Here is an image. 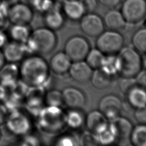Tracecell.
<instances>
[{"mask_svg":"<svg viewBox=\"0 0 146 146\" xmlns=\"http://www.w3.org/2000/svg\"><path fill=\"white\" fill-rule=\"evenodd\" d=\"M50 67L40 55L34 54L22 60L19 67V77L29 87H43L50 78Z\"/></svg>","mask_w":146,"mask_h":146,"instance_id":"6da1fadb","label":"cell"},{"mask_svg":"<svg viewBox=\"0 0 146 146\" xmlns=\"http://www.w3.org/2000/svg\"><path fill=\"white\" fill-rule=\"evenodd\" d=\"M57 38L54 30L46 26L31 31L25 43L27 52L40 55L50 53L55 48Z\"/></svg>","mask_w":146,"mask_h":146,"instance_id":"7a4b0ae2","label":"cell"},{"mask_svg":"<svg viewBox=\"0 0 146 146\" xmlns=\"http://www.w3.org/2000/svg\"><path fill=\"white\" fill-rule=\"evenodd\" d=\"M38 124L44 132L55 133L66 124L65 115L59 107H43L38 114Z\"/></svg>","mask_w":146,"mask_h":146,"instance_id":"3957f363","label":"cell"},{"mask_svg":"<svg viewBox=\"0 0 146 146\" xmlns=\"http://www.w3.org/2000/svg\"><path fill=\"white\" fill-rule=\"evenodd\" d=\"M117 56L119 63V74L123 77H136L141 71L142 64L139 52L130 47H123Z\"/></svg>","mask_w":146,"mask_h":146,"instance_id":"277c9868","label":"cell"},{"mask_svg":"<svg viewBox=\"0 0 146 146\" xmlns=\"http://www.w3.org/2000/svg\"><path fill=\"white\" fill-rule=\"evenodd\" d=\"M4 123L9 132L18 136L28 135L32 128V123L29 116L19 110L11 111L7 115Z\"/></svg>","mask_w":146,"mask_h":146,"instance_id":"5b68a950","label":"cell"},{"mask_svg":"<svg viewBox=\"0 0 146 146\" xmlns=\"http://www.w3.org/2000/svg\"><path fill=\"white\" fill-rule=\"evenodd\" d=\"M96 44L97 48L104 55L115 54L123 47L124 38L117 31L110 30L98 36Z\"/></svg>","mask_w":146,"mask_h":146,"instance_id":"8992f818","label":"cell"},{"mask_svg":"<svg viewBox=\"0 0 146 146\" xmlns=\"http://www.w3.org/2000/svg\"><path fill=\"white\" fill-rule=\"evenodd\" d=\"M120 11L126 22L140 23L146 17V0H124Z\"/></svg>","mask_w":146,"mask_h":146,"instance_id":"52a82bcc","label":"cell"},{"mask_svg":"<svg viewBox=\"0 0 146 146\" xmlns=\"http://www.w3.org/2000/svg\"><path fill=\"white\" fill-rule=\"evenodd\" d=\"M34 17V10L26 3L18 1L9 6L7 18L12 24L29 25Z\"/></svg>","mask_w":146,"mask_h":146,"instance_id":"ba28073f","label":"cell"},{"mask_svg":"<svg viewBox=\"0 0 146 146\" xmlns=\"http://www.w3.org/2000/svg\"><path fill=\"white\" fill-rule=\"evenodd\" d=\"M90 50L87 40L79 35L68 39L64 46V52L72 62L84 60Z\"/></svg>","mask_w":146,"mask_h":146,"instance_id":"9c48e42d","label":"cell"},{"mask_svg":"<svg viewBox=\"0 0 146 146\" xmlns=\"http://www.w3.org/2000/svg\"><path fill=\"white\" fill-rule=\"evenodd\" d=\"M80 25L83 33L92 38L98 37L102 34L105 26L103 19L93 12L84 14L80 19Z\"/></svg>","mask_w":146,"mask_h":146,"instance_id":"30bf717a","label":"cell"},{"mask_svg":"<svg viewBox=\"0 0 146 146\" xmlns=\"http://www.w3.org/2000/svg\"><path fill=\"white\" fill-rule=\"evenodd\" d=\"M123 104L121 100L114 95H107L103 97L99 102V111L109 120L119 116Z\"/></svg>","mask_w":146,"mask_h":146,"instance_id":"8fae6325","label":"cell"},{"mask_svg":"<svg viewBox=\"0 0 146 146\" xmlns=\"http://www.w3.org/2000/svg\"><path fill=\"white\" fill-rule=\"evenodd\" d=\"M63 103L71 109H80L86 103V100L82 91L74 87L65 88L63 91Z\"/></svg>","mask_w":146,"mask_h":146,"instance_id":"7c38bea8","label":"cell"},{"mask_svg":"<svg viewBox=\"0 0 146 146\" xmlns=\"http://www.w3.org/2000/svg\"><path fill=\"white\" fill-rule=\"evenodd\" d=\"M2 52L6 61L16 63L24 58L27 51L25 43L13 40L3 46Z\"/></svg>","mask_w":146,"mask_h":146,"instance_id":"4fadbf2b","label":"cell"},{"mask_svg":"<svg viewBox=\"0 0 146 146\" xmlns=\"http://www.w3.org/2000/svg\"><path fill=\"white\" fill-rule=\"evenodd\" d=\"M26 107L27 110L31 113L36 115L43 108L44 96L43 87H31L26 95Z\"/></svg>","mask_w":146,"mask_h":146,"instance_id":"5bb4252c","label":"cell"},{"mask_svg":"<svg viewBox=\"0 0 146 146\" xmlns=\"http://www.w3.org/2000/svg\"><path fill=\"white\" fill-rule=\"evenodd\" d=\"M92 69L86 61L74 62L68 70L71 78L78 83H86L90 80Z\"/></svg>","mask_w":146,"mask_h":146,"instance_id":"9a60e30c","label":"cell"},{"mask_svg":"<svg viewBox=\"0 0 146 146\" xmlns=\"http://www.w3.org/2000/svg\"><path fill=\"white\" fill-rule=\"evenodd\" d=\"M86 127L90 133L96 135L103 130L108 125V120L100 111H92L85 120Z\"/></svg>","mask_w":146,"mask_h":146,"instance_id":"2e32d148","label":"cell"},{"mask_svg":"<svg viewBox=\"0 0 146 146\" xmlns=\"http://www.w3.org/2000/svg\"><path fill=\"white\" fill-rule=\"evenodd\" d=\"M72 61L64 52L55 54L50 59V70L57 75H63L68 72Z\"/></svg>","mask_w":146,"mask_h":146,"instance_id":"e0dca14e","label":"cell"},{"mask_svg":"<svg viewBox=\"0 0 146 146\" xmlns=\"http://www.w3.org/2000/svg\"><path fill=\"white\" fill-rule=\"evenodd\" d=\"M110 123L115 130L116 140L123 141L130 137L133 127L128 119L119 116L110 120Z\"/></svg>","mask_w":146,"mask_h":146,"instance_id":"ac0fdd59","label":"cell"},{"mask_svg":"<svg viewBox=\"0 0 146 146\" xmlns=\"http://www.w3.org/2000/svg\"><path fill=\"white\" fill-rule=\"evenodd\" d=\"M19 77V67L15 63L4 64L0 69V83L6 88L11 87Z\"/></svg>","mask_w":146,"mask_h":146,"instance_id":"d6986e66","label":"cell"},{"mask_svg":"<svg viewBox=\"0 0 146 146\" xmlns=\"http://www.w3.org/2000/svg\"><path fill=\"white\" fill-rule=\"evenodd\" d=\"M103 20L104 26L108 29L117 31L123 29L127 23L121 11L115 8L110 9L105 14Z\"/></svg>","mask_w":146,"mask_h":146,"instance_id":"ffe728a7","label":"cell"},{"mask_svg":"<svg viewBox=\"0 0 146 146\" xmlns=\"http://www.w3.org/2000/svg\"><path fill=\"white\" fill-rule=\"evenodd\" d=\"M63 14L72 21H78L85 14V9L80 0H64Z\"/></svg>","mask_w":146,"mask_h":146,"instance_id":"44dd1931","label":"cell"},{"mask_svg":"<svg viewBox=\"0 0 146 146\" xmlns=\"http://www.w3.org/2000/svg\"><path fill=\"white\" fill-rule=\"evenodd\" d=\"M43 14V21L46 27L52 30H56L63 26L64 22L63 14L55 6Z\"/></svg>","mask_w":146,"mask_h":146,"instance_id":"7402d4cb","label":"cell"},{"mask_svg":"<svg viewBox=\"0 0 146 146\" xmlns=\"http://www.w3.org/2000/svg\"><path fill=\"white\" fill-rule=\"evenodd\" d=\"M126 95L129 103L136 109L146 106V90L142 87L137 85Z\"/></svg>","mask_w":146,"mask_h":146,"instance_id":"603a6c76","label":"cell"},{"mask_svg":"<svg viewBox=\"0 0 146 146\" xmlns=\"http://www.w3.org/2000/svg\"><path fill=\"white\" fill-rule=\"evenodd\" d=\"M29 25L13 24L9 30V35L13 40L25 43L29 39L31 34Z\"/></svg>","mask_w":146,"mask_h":146,"instance_id":"cb8c5ba5","label":"cell"},{"mask_svg":"<svg viewBox=\"0 0 146 146\" xmlns=\"http://www.w3.org/2000/svg\"><path fill=\"white\" fill-rule=\"evenodd\" d=\"M112 76L107 74L100 68L92 72L90 80L92 86L96 89L103 90L107 88L112 82Z\"/></svg>","mask_w":146,"mask_h":146,"instance_id":"d4e9b609","label":"cell"},{"mask_svg":"<svg viewBox=\"0 0 146 146\" xmlns=\"http://www.w3.org/2000/svg\"><path fill=\"white\" fill-rule=\"evenodd\" d=\"M100 69L107 74L113 76L119 73V63L117 55H105Z\"/></svg>","mask_w":146,"mask_h":146,"instance_id":"484cf974","label":"cell"},{"mask_svg":"<svg viewBox=\"0 0 146 146\" xmlns=\"http://www.w3.org/2000/svg\"><path fill=\"white\" fill-rule=\"evenodd\" d=\"M94 135L96 143H99L101 144H110L116 140L115 130L110 123H109L107 127L103 130Z\"/></svg>","mask_w":146,"mask_h":146,"instance_id":"4316f807","label":"cell"},{"mask_svg":"<svg viewBox=\"0 0 146 146\" xmlns=\"http://www.w3.org/2000/svg\"><path fill=\"white\" fill-rule=\"evenodd\" d=\"M78 110L71 109L65 115L66 124L70 127L74 129L80 128L85 121L83 114Z\"/></svg>","mask_w":146,"mask_h":146,"instance_id":"83f0119b","label":"cell"},{"mask_svg":"<svg viewBox=\"0 0 146 146\" xmlns=\"http://www.w3.org/2000/svg\"><path fill=\"white\" fill-rule=\"evenodd\" d=\"M129 138L135 145L146 146V125L139 124L133 128Z\"/></svg>","mask_w":146,"mask_h":146,"instance_id":"f1b7e54d","label":"cell"},{"mask_svg":"<svg viewBox=\"0 0 146 146\" xmlns=\"http://www.w3.org/2000/svg\"><path fill=\"white\" fill-rule=\"evenodd\" d=\"M105 55L98 48L90 50L85 59L87 63L93 70L100 68Z\"/></svg>","mask_w":146,"mask_h":146,"instance_id":"f546056e","label":"cell"},{"mask_svg":"<svg viewBox=\"0 0 146 146\" xmlns=\"http://www.w3.org/2000/svg\"><path fill=\"white\" fill-rule=\"evenodd\" d=\"M132 42L135 50L146 54V27L141 28L135 33Z\"/></svg>","mask_w":146,"mask_h":146,"instance_id":"4dcf8cb0","label":"cell"},{"mask_svg":"<svg viewBox=\"0 0 146 146\" xmlns=\"http://www.w3.org/2000/svg\"><path fill=\"white\" fill-rule=\"evenodd\" d=\"M44 102L47 106L60 107L63 104L62 93L57 90L48 91L44 96Z\"/></svg>","mask_w":146,"mask_h":146,"instance_id":"1f68e13d","label":"cell"},{"mask_svg":"<svg viewBox=\"0 0 146 146\" xmlns=\"http://www.w3.org/2000/svg\"><path fill=\"white\" fill-rule=\"evenodd\" d=\"M54 6V0H34L32 7L41 13H44Z\"/></svg>","mask_w":146,"mask_h":146,"instance_id":"d6a6232c","label":"cell"},{"mask_svg":"<svg viewBox=\"0 0 146 146\" xmlns=\"http://www.w3.org/2000/svg\"><path fill=\"white\" fill-rule=\"evenodd\" d=\"M138 85L135 77H123L119 84V87L121 92L124 94L127 93L133 87Z\"/></svg>","mask_w":146,"mask_h":146,"instance_id":"836d02e7","label":"cell"},{"mask_svg":"<svg viewBox=\"0 0 146 146\" xmlns=\"http://www.w3.org/2000/svg\"><path fill=\"white\" fill-rule=\"evenodd\" d=\"M134 115L136 120L139 124L146 125V106L137 108Z\"/></svg>","mask_w":146,"mask_h":146,"instance_id":"e575fe53","label":"cell"},{"mask_svg":"<svg viewBox=\"0 0 146 146\" xmlns=\"http://www.w3.org/2000/svg\"><path fill=\"white\" fill-rule=\"evenodd\" d=\"M86 13L94 12L98 7V0H80Z\"/></svg>","mask_w":146,"mask_h":146,"instance_id":"d590c367","label":"cell"},{"mask_svg":"<svg viewBox=\"0 0 146 146\" xmlns=\"http://www.w3.org/2000/svg\"><path fill=\"white\" fill-rule=\"evenodd\" d=\"M135 78L137 84L146 90V69L142 71H140Z\"/></svg>","mask_w":146,"mask_h":146,"instance_id":"8d00e7d4","label":"cell"},{"mask_svg":"<svg viewBox=\"0 0 146 146\" xmlns=\"http://www.w3.org/2000/svg\"><path fill=\"white\" fill-rule=\"evenodd\" d=\"M103 6L109 9L116 7L121 2V0H98Z\"/></svg>","mask_w":146,"mask_h":146,"instance_id":"74e56055","label":"cell"},{"mask_svg":"<svg viewBox=\"0 0 146 146\" xmlns=\"http://www.w3.org/2000/svg\"><path fill=\"white\" fill-rule=\"evenodd\" d=\"M25 137L23 140V144L26 145H37L39 144V140L36 137L30 135H25Z\"/></svg>","mask_w":146,"mask_h":146,"instance_id":"f35d334b","label":"cell"},{"mask_svg":"<svg viewBox=\"0 0 146 146\" xmlns=\"http://www.w3.org/2000/svg\"><path fill=\"white\" fill-rule=\"evenodd\" d=\"M73 142H74V140L71 137H70V136H65L58 139L57 141V145H74L75 144H74Z\"/></svg>","mask_w":146,"mask_h":146,"instance_id":"ab89813d","label":"cell"},{"mask_svg":"<svg viewBox=\"0 0 146 146\" xmlns=\"http://www.w3.org/2000/svg\"><path fill=\"white\" fill-rule=\"evenodd\" d=\"M8 115V111L3 103L0 102V125L4 123Z\"/></svg>","mask_w":146,"mask_h":146,"instance_id":"60d3db41","label":"cell"},{"mask_svg":"<svg viewBox=\"0 0 146 146\" xmlns=\"http://www.w3.org/2000/svg\"><path fill=\"white\" fill-rule=\"evenodd\" d=\"M7 43V37L6 34L0 29V48L3 47V46Z\"/></svg>","mask_w":146,"mask_h":146,"instance_id":"b9f144b4","label":"cell"},{"mask_svg":"<svg viewBox=\"0 0 146 146\" xmlns=\"http://www.w3.org/2000/svg\"><path fill=\"white\" fill-rule=\"evenodd\" d=\"M6 88L0 83V102L3 100L7 95Z\"/></svg>","mask_w":146,"mask_h":146,"instance_id":"7bdbcfd3","label":"cell"},{"mask_svg":"<svg viewBox=\"0 0 146 146\" xmlns=\"http://www.w3.org/2000/svg\"><path fill=\"white\" fill-rule=\"evenodd\" d=\"M7 21V17L0 12V29H2L6 25Z\"/></svg>","mask_w":146,"mask_h":146,"instance_id":"ee69618b","label":"cell"},{"mask_svg":"<svg viewBox=\"0 0 146 146\" xmlns=\"http://www.w3.org/2000/svg\"><path fill=\"white\" fill-rule=\"evenodd\" d=\"M5 62H6V60H5L3 52L0 50V69L5 64Z\"/></svg>","mask_w":146,"mask_h":146,"instance_id":"f6af8a7d","label":"cell"},{"mask_svg":"<svg viewBox=\"0 0 146 146\" xmlns=\"http://www.w3.org/2000/svg\"><path fill=\"white\" fill-rule=\"evenodd\" d=\"M18 1L19 2H23V3H26L32 7V5H33V3L34 0H18Z\"/></svg>","mask_w":146,"mask_h":146,"instance_id":"bcb514c9","label":"cell"},{"mask_svg":"<svg viewBox=\"0 0 146 146\" xmlns=\"http://www.w3.org/2000/svg\"><path fill=\"white\" fill-rule=\"evenodd\" d=\"M143 64H144V66L145 67V68L146 69V55L145 56L144 58V60L143 61Z\"/></svg>","mask_w":146,"mask_h":146,"instance_id":"7dc6e473","label":"cell"},{"mask_svg":"<svg viewBox=\"0 0 146 146\" xmlns=\"http://www.w3.org/2000/svg\"><path fill=\"white\" fill-rule=\"evenodd\" d=\"M1 137H2V131H1V129L0 128V140H1Z\"/></svg>","mask_w":146,"mask_h":146,"instance_id":"c3c4849f","label":"cell"},{"mask_svg":"<svg viewBox=\"0 0 146 146\" xmlns=\"http://www.w3.org/2000/svg\"><path fill=\"white\" fill-rule=\"evenodd\" d=\"M2 0H0V4H1V3L2 2Z\"/></svg>","mask_w":146,"mask_h":146,"instance_id":"681fc988","label":"cell"}]
</instances>
